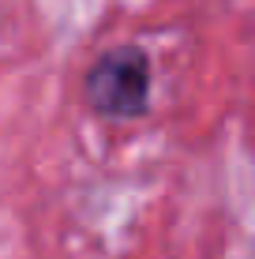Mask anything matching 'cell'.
Here are the masks:
<instances>
[{"label":"cell","instance_id":"obj_1","mask_svg":"<svg viewBox=\"0 0 255 259\" xmlns=\"http://www.w3.org/2000/svg\"><path fill=\"white\" fill-rule=\"evenodd\" d=\"M83 98L105 120H139L154 102V64L139 46L105 49L83 79Z\"/></svg>","mask_w":255,"mask_h":259}]
</instances>
